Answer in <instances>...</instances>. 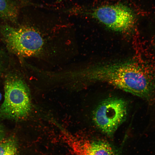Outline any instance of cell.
Wrapping results in <instances>:
<instances>
[{
  "instance_id": "obj_1",
  "label": "cell",
  "mask_w": 155,
  "mask_h": 155,
  "mask_svg": "<svg viewBox=\"0 0 155 155\" xmlns=\"http://www.w3.org/2000/svg\"><path fill=\"white\" fill-rule=\"evenodd\" d=\"M78 74L89 83H107L146 101L155 94V74L131 62L97 65Z\"/></svg>"
},
{
  "instance_id": "obj_2",
  "label": "cell",
  "mask_w": 155,
  "mask_h": 155,
  "mask_svg": "<svg viewBox=\"0 0 155 155\" xmlns=\"http://www.w3.org/2000/svg\"><path fill=\"white\" fill-rule=\"evenodd\" d=\"M4 99L0 106V120L18 121L29 114L31 102L28 88L18 73H10L4 81Z\"/></svg>"
},
{
  "instance_id": "obj_3",
  "label": "cell",
  "mask_w": 155,
  "mask_h": 155,
  "mask_svg": "<svg viewBox=\"0 0 155 155\" xmlns=\"http://www.w3.org/2000/svg\"><path fill=\"white\" fill-rule=\"evenodd\" d=\"M0 31L7 48L11 52L22 57L38 56L44 52L46 39L40 30L34 26H1Z\"/></svg>"
},
{
  "instance_id": "obj_4",
  "label": "cell",
  "mask_w": 155,
  "mask_h": 155,
  "mask_svg": "<svg viewBox=\"0 0 155 155\" xmlns=\"http://www.w3.org/2000/svg\"><path fill=\"white\" fill-rule=\"evenodd\" d=\"M127 104L121 98L111 97L100 102L94 110L92 119L94 124L102 132L112 135L126 120Z\"/></svg>"
},
{
  "instance_id": "obj_5",
  "label": "cell",
  "mask_w": 155,
  "mask_h": 155,
  "mask_svg": "<svg viewBox=\"0 0 155 155\" xmlns=\"http://www.w3.org/2000/svg\"><path fill=\"white\" fill-rule=\"evenodd\" d=\"M91 15L106 26L118 32L129 30L133 26L135 20L132 9L121 4L98 7L92 11Z\"/></svg>"
},
{
  "instance_id": "obj_6",
  "label": "cell",
  "mask_w": 155,
  "mask_h": 155,
  "mask_svg": "<svg viewBox=\"0 0 155 155\" xmlns=\"http://www.w3.org/2000/svg\"><path fill=\"white\" fill-rule=\"evenodd\" d=\"M80 155H119L114 147L103 139L92 137L81 146Z\"/></svg>"
},
{
  "instance_id": "obj_7",
  "label": "cell",
  "mask_w": 155,
  "mask_h": 155,
  "mask_svg": "<svg viewBox=\"0 0 155 155\" xmlns=\"http://www.w3.org/2000/svg\"><path fill=\"white\" fill-rule=\"evenodd\" d=\"M18 14L17 6L11 0H0V18L11 22H16Z\"/></svg>"
},
{
  "instance_id": "obj_8",
  "label": "cell",
  "mask_w": 155,
  "mask_h": 155,
  "mask_svg": "<svg viewBox=\"0 0 155 155\" xmlns=\"http://www.w3.org/2000/svg\"><path fill=\"white\" fill-rule=\"evenodd\" d=\"M17 145L16 141L10 138L0 141V155H17Z\"/></svg>"
},
{
  "instance_id": "obj_9",
  "label": "cell",
  "mask_w": 155,
  "mask_h": 155,
  "mask_svg": "<svg viewBox=\"0 0 155 155\" xmlns=\"http://www.w3.org/2000/svg\"><path fill=\"white\" fill-rule=\"evenodd\" d=\"M5 68V62L2 54L0 52V73L2 72Z\"/></svg>"
},
{
  "instance_id": "obj_10",
  "label": "cell",
  "mask_w": 155,
  "mask_h": 155,
  "mask_svg": "<svg viewBox=\"0 0 155 155\" xmlns=\"http://www.w3.org/2000/svg\"><path fill=\"white\" fill-rule=\"evenodd\" d=\"M5 134L4 128L2 125H0V141L4 139Z\"/></svg>"
},
{
  "instance_id": "obj_11",
  "label": "cell",
  "mask_w": 155,
  "mask_h": 155,
  "mask_svg": "<svg viewBox=\"0 0 155 155\" xmlns=\"http://www.w3.org/2000/svg\"><path fill=\"white\" fill-rule=\"evenodd\" d=\"M1 98H2V95L0 92V101L1 100Z\"/></svg>"
}]
</instances>
